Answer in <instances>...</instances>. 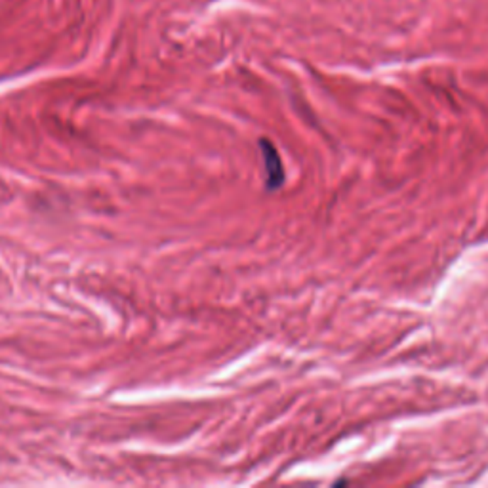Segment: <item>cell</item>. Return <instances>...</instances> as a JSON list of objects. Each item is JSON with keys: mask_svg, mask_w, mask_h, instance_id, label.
I'll return each instance as SVG.
<instances>
[{"mask_svg": "<svg viewBox=\"0 0 488 488\" xmlns=\"http://www.w3.org/2000/svg\"><path fill=\"white\" fill-rule=\"evenodd\" d=\"M262 149H263V159H265V170H267V185L269 189H274L279 187L284 179V172H282V165L279 155H277V149H274L269 141L262 140Z\"/></svg>", "mask_w": 488, "mask_h": 488, "instance_id": "cell-1", "label": "cell"}]
</instances>
